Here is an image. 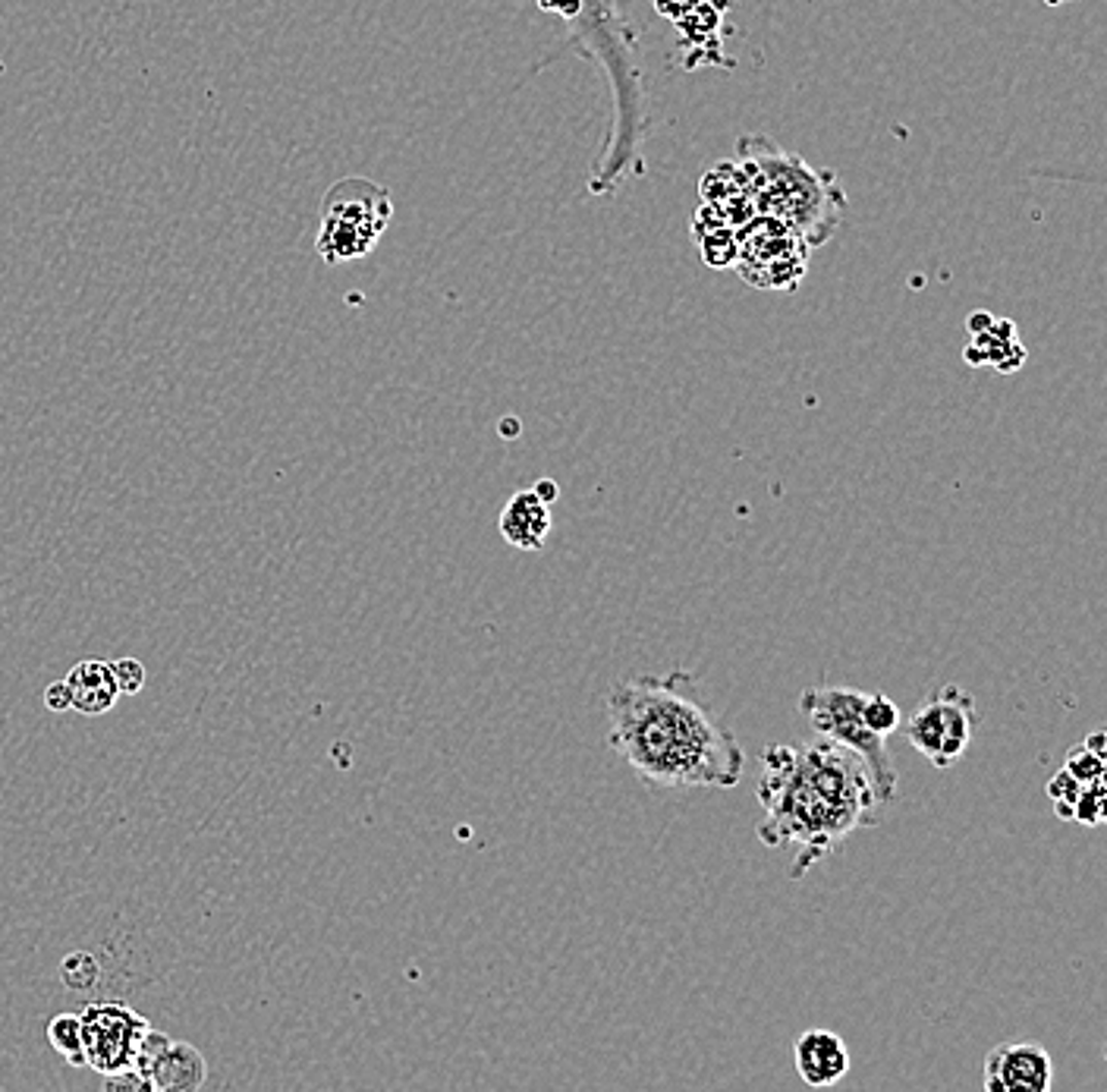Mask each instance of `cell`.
I'll use <instances>...</instances> for the list:
<instances>
[{
    "label": "cell",
    "instance_id": "23",
    "mask_svg": "<svg viewBox=\"0 0 1107 1092\" xmlns=\"http://www.w3.org/2000/svg\"><path fill=\"white\" fill-rule=\"evenodd\" d=\"M104 1086L107 1089H136V1092H142V1089H148V1080L136 1070V1067H127V1070H116V1073H104ZM152 1092V1089H148Z\"/></svg>",
    "mask_w": 1107,
    "mask_h": 1092
},
{
    "label": "cell",
    "instance_id": "16",
    "mask_svg": "<svg viewBox=\"0 0 1107 1092\" xmlns=\"http://www.w3.org/2000/svg\"><path fill=\"white\" fill-rule=\"evenodd\" d=\"M47 1043L57 1055H64L70 1064L86 1067V1049H82V1017L79 1014H57L47 1023Z\"/></svg>",
    "mask_w": 1107,
    "mask_h": 1092
},
{
    "label": "cell",
    "instance_id": "18",
    "mask_svg": "<svg viewBox=\"0 0 1107 1092\" xmlns=\"http://www.w3.org/2000/svg\"><path fill=\"white\" fill-rule=\"evenodd\" d=\"M863 721L872 727L875 734L891 737L897 727L903 724V712L897 708V702L884 693H869L866 705H863Z\"/></svg>",
    "mask_w": 1107,
    "mask_h": 1092
},
{
    "label": "cell",
    "instance_id": "25",
    "mask_svg": "<svg viewBox=\"0 0 1107 1092\" xmlns=\"http://www.w3.org/2000/svg\"><path fill=\"white\" fill-rule=\"evenodd\" d=\"M532 492H535V495H538L547 507L561 498V489H558V482H554V478H538V482L532 485Z\"/></svg>",
    "mask_w": 1107,
    "mask_h": 1092
},
{
    "label": "cell",
    "instance_id": "4",
    "mask_svg": "<svg viewBox=\"0 0 1107 1092\" xmlns=\"http://www.w3.org/2000/svg\"><path fill=\"white\" fill-rule=\"evenodd\" d=\"M736 164L752 187L756 211L790 227L809 250L825 246L837 233L846 211L837 173L815 170L768 136H743L736 142Z\"/></svg>",
    "mask_w": 1107,
    "mask_h": 1092
},
{
    "label": "cell",
    "instance_id": "10",
    "mask_svg": "<svg viewBox=\"0 0 1107 1092\" xmlns=\"http://www.w3.org/2000/svg\"><path fill=\"white\" fill-rule=\"evenodd\" d=\"M1051 1080L1054 1061L1048 1049L1032 1039H1016L1001 1043L988 1052L981 1086L988 1092H1048Z\"/></svg>",
    "mask_w": 1107,
    "mask_h": 1092
},
{
    "label": "cell",
    "instance_id": "13",
    "mask_svg": "<svg viewBox=\"0 0 1107 1092\" xmlns=\"http://www.w3.org/2000/svg\"><path fill=\"white\" fill-rule=\"evenodd\" d=\"M145 1080L152 1092H196L208 1080V1064L193 1043L170 1039V1046L148 1067Z\"/></svg>",
    "mask_w": 1107,
    "mask_h": 1092
},
{
    "label": "cell",
    "instance_id": "22",
    "mask_svg": "<svg viewBox=\"0 0 1107 1092\" xmlns=\"http://www.w3.org/2000/svg\"><path fill=\"white\" fill-rule=\"evenodd\" d=\"M110 671H113V681H116L120 696H136V693H142V687H145V667H142V661H136V658H120V661L110 664Z\"/></svg>",
    "mask_w": 1107,
    "mask_h": 1092
},
{
    "label": "cell",
    "instance_id": "7",
    "mask_svg": "<svg viewBox=\"0 0 1107 1092\" xmlns=\"http://www.w3.org/2000/svg\"><path fill=\"white\" fill-rule=\"evenodd\" d=\"M975 724H978L975 699L963 687L947 684L929 693L909 712L906 740L932 768H950L969 750Z\"/></svg>",
    "mask_w": 1107,
    "mask_h": 1092
},
{
    "label": "cell",
    "instance_id": "9",
    "mask_svg": "<svg viewBox=\"0 0 1107 1092\" xmlns=\"http://www.w3.org/2000/svg\"><path fill=\"white\" fill-rule=\"evenodd\" d=\"M148 1020L139 1017L133 1007L101 1001L89 1004L82 1014V1049H86V1067L104 1073H116L133 1067L136 1049L145 1036Z\"/></svg>",
    "mask_w": 1107,
    "mask_h": 1092
},
{
    "label": "cell",
    "instance_id": "17",
    "mask_svg": "<svg viewBox=\"0 0 1107 1092\" xmlns=\"http://www.w3.org/2000/svg\"><path fill=\"white\" fill-rule=\"evenodd\" d=\"M60 980L70 992H89L101 980V966L89 951H73L60 960Z\"/></svg>",
    "mask_w": 1107,
    "mask_h": 1092
},
{
    "label": "cell",
    "instance_id": "21",
    "mask_svg": "<svg viewBox=\"0 0 1107 1092\" xmlns=\"http://www.w3.org/2000/svg\"><path fill=\"white\" fill-rule=\"evenodd\" d=\"M1064 768H1067L1073 777H1079L1082 784H1095V781H1104V774H1107V759H1098V756H1092L1082 743H1076V747L1067 753Z\"/></svg>",
    "mask_w": 1107,
    "mask_h": 1092
},
{
    "label": "cell",
    "instance_id": "8",
    "mask_svg": "<svg viewBox=\"0 0 1107 1092\" xmlns=\"http://www.w3.org/2000/svg\"><path fill=\"white\" fill-rule=\"evenodd\" d=\"M806 256V242L768 214H752L736 227L733 265L759 290H793L809 271Z\"/></svg>",
    "mask_w": 1107,
    "mask_h": 1092
},
{
    "label": "cell",
    "instance_id": "1",
    "mask_svg": "<svg viewBox=\"0 0 1107 1092\" xmlns=\"http://www.w3.org/2000/svg\"><path fill=\"white\" fill-rule=\"evenodd\" d=\"M604 708L610 750L645 784L730 791L743 781L746 753L690 671L627 677L610 687Z\"/></svg>",
    "mask_w": 1107,
    "mask_h": 1092
},
{
    "label": "cell",
    "instance_id": "20",
    "mask_svg": "<svg viewBox=\"0 0 1107 1092\" xmlns=\"http://www.w3.org/2000/svg\"><path fill=\"white\" fill-rule=\"evenodd\" d=\"M1104 797H1107V784L1104 781H1095V784H1085L1076 803H1073V822H1082V825H1101L1107 819L1104 813Z\"/></svg>",
    "mask_w": 1107,
    "mask_h": 1092
},
{
    "label": "cell",
    "instance_id": "2",
    "mask_svg": "<svg viewBox=\"0 0 1107 1092\" xmlns=\"http://www.w3.org/2000/svg\"><path fill=\"white\" fill-rule=\"evenodd\" d=\"M759 840L790 851V879H803L859 828L881 822L875 781L852 750L821 737L812 743H771L762 756Z\"/></svg>",
    "mask_w": 1107,
    "mask_h": 1092
},
{
    "label": "cell",
    "instance_id": "14",
    "mask_svg": "<svg viewBox=\"0 0 1107 1092\" xmlns=\"http://www.w3.org/2000/svg\"><path fill=\"white\" fill-rule=\"evenodd\" d=\"M67 687L73 696V708L82 715H104L107 708H113L120 690L113 681V671L107 661H79L73 671L67 674Z\"/></svg>",
    "mask_w": 1107,
    "mask_h": 1092
},
{
    "label": "cell",
    "instance_id": "15",
    "mask_svg": "<svg viewBox=\"0 0 1107 1092\" xmlns=\"http://www.w3.org/2000/svg\"><path fill=\"white\" fill-rule=\"evenodd\" d=\"M975 322H981V334L975 331V340H972V346L966 350V359L972 362V366H995V369H1001V372L1019 369L1022 359H1026V350L1019 346L1016 334H1010L1007 340H1004V337H995L988 316H975Z\"/></svg>",
    "mask_w": 1107,
    "mask_h": 1092
},
{
    "label": "cell",
    "instance_id": "24",
    "mask_svg": "<svg viewBox=\"0 0 1107 1092\" xmlns=\"http://www.w3.org/2000/svg\"><path fill=\"white\" fill-rule=\"evenodd\" d=\"M41 702H44L47 712H57V715H60V712H70V708H73V696H70L67 681H54V684L44 690Z\"/></svg>",
    "mask_w": 1107,
    "mask_h": 1092
},
{
    "label": "cell",
    "instance_id": "12",
    "mask_svg": "<svg viewBox=\"0 0 1107 1092\" xmlns=\"http://www.w3.org/2000/svg\"><path fill=\"white\" fill-rule=\"evenodd\" d=\"M501 535L507 544H513V549L519 552H541L544 549V538L550 532V507L532 492V489H523L516 492L504 510H501Z\"/></svg>",
    "mask_w": 1107,
    "mask_h": 1092
},
{
    "label": "cell",
    "instance_id": "26",
    "mask_svg": "<svg viewBox=\"0 0 1107 1092\" xmlns=\"http://www.w3.org/2000/svg\"><path fill=\"white\" fill-rule=\"evenodd\" d=\"M1082 747L1092 753V756H1098V759H1107V734L1104 731H1095V734H1088L1085 740H1082Z\"/></svg>",
    "mask_w": 1107,
    "mask_h": 1092
},
{
    "label": "cell",
    "instance_id": "11",
    "mask_svg": "<svg viewBox=\"0 0 1107 1092\" xmlns=\"http://www.w3.org/2000/svg\"><path fill=\"white\" fill-rule=\"evenodd\" d=\"M793 1058H796V1073L803 1077L806 1086H834L846 1077L849 1070V1052L843 1046V1039L831 1029H809L796 1039L793 1046Z\"/></svg>",
    "mask_w": 1107,
    "mask_h": 1092
},
{
    "label": "cell",
    "instance_id": "19",
    "mask_svg": "<svg viewBox=\"0 0 1107 1092\" xmlns=\"http://www.w3.org/2000/svg\"><path fill=\"white\" fill-rule=\"evenodd\" d=\"M1082 781L1079 777H1073L1067 768H1061L1051 781H1048V797H1051V803H1054V816L1061 819V822H1073V803H1076V797H1079V791H1082Z\"/></svg>",
    "mask_w": 1107,
    "mask_h": 1092
},
{
    "label": "cell",
    "instance_id": "5",
    "mask_svg": "<svg viewBox=\"0 0 1107 1092\" xmlns=\"http://www.w3.org/2000/svg\"><path fill=\"white\" fill-rule=\"evenodd\" d=\"M866 690L856 687H809L803 696H799V715H803L812 731L818 737H828L846 750H852L859 759L866 762L875 791L881 797V803H894L897 800V765L894 756L887 750V737L875 734L872 727L863 721V705H866Z\"/></svg>",
    "mask_w": 1107,
    "mask_h": 1092
},
{
    "label": "cell",
    "instance_id": "6",
    "mask_svg": "<svg viewBox=\"0 0 1107 1092\" xmlns=\"http://www.w3.org/2000/svg\"><path fill=\"white\" fill-rule=\"evenodd\" d=\"M394 214L391 193L365 176H346L334 184L322 199V224L315 250L325 265L356 262L368 256Z\"/></svg>",
    "mask_w": 1107,
    "mask_h": 1092
},
{
    "label": "cell",
    "instance_id": "3",
    "mask_svg": "<svg viewBox=\"0 0 1107 1092\" xmlns=\"http://www.w3.org/2000/svg\"><path fill=\"white\" fill-rule=\"evenodd\" d=\"M570 23V35L582 54L598 60L601 70L610 79L613 95V127L610 139L601 152L598 170L592 176V193L604 196L617 190L620 179L630 173L639 155V142L645 133V113H642V79L636 67V44L633 32L624 23L617 0H582Z\"/></svg>",
    "mask_w": 1107,
    "mask_h": 1092
}]
</instances>
